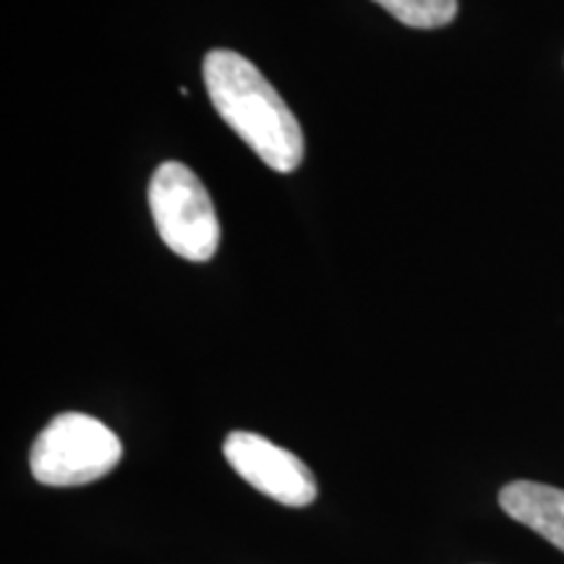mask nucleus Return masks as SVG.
<instances>
[{"label": "nucleus", "mask_w": 564, "mask_h": 564, "mask_svg": "<svg viewBox=\"0 0 564 564\" xmlns=\"http://www.w3.org/2000/svg\"><path fill=\"white\" fill-rule=\"evenodd\" d=\"M204 87L215 110L253 154L278 173H293L303 162V131L278 89L249 58L232 51H209Z\"/></svg>", "instance_id": "f257e3e1"}, {"label": "nucleus", "mask_w": 564, "mask_h": 564, "mask_svg": "<svg viewBox=\"0 0 564 564\" xmlns=\"http://www.w3.org/2000/svg\"><path fill=\"white\" fill-rule=\"evenodd\" d=\"M150 209L167 249L188 262H209L220 246V220L192 167L167 160L150 181Z\"/></svg>", "instance_id": "f03ea898"}, {"label": "nucleus", "mask_w": 564, "mask_h": 564, "mask_svg": "<svg viewBox=\"0 0 564 564\" xmlns=\"http://www.w3.org/2000/svg\"><path fill=\"white\" fill-rule=\"evenodd\" d=\"M116 432L87 413H61L32 444V476L45 486H84L108 476L121 463Z\"/></svg>", "instance_id": "7ed1b4c3"}, {"label": "nucleus", "mask_w": 564, "mask_h": 564, "mask_svg": "<svg viewBox=\"0 0 564 564\" xmlns=\"http://www.w3.org/2000/svg\"><path fill=\"white\" fill-rule=\"evenodd\" d=\"M225 460L230 468L262 491L264 497L285 507H308L316 499V478L308 465L267 436L232 432L225 440Z\"/></svg>", "instance_id": "20e7f679"}, {"label": "nucleus", "mask_w": 564, "mask_h": 564, "mask_svg": "<svg viewBox=\"0 0 564 564\" xmlns=\"http://www.w3.org/2000/svg\"><path fill=\"white\" fill-rule=\"evenodd\" d=\"M499 507L512 520L544 535L564 552V491L535 481H512L499 491Z\"/></svg>", "instance_id": "39448f33"}, {"label": "nucleus", "mask_w": 564, "mask_h": 564, "mask_svg": "<svg viewBox=\"0 0 564 564\" xmlns=\"http://www.w3.org/2000/svg\"><path fill=\"white\" fill-rule=\"evenodd\" d=\"M373 3L413 30H440L453 24L457 17V0H373Z\"/></svg>", "instance_id": "423d86ee"}]
</instances>
